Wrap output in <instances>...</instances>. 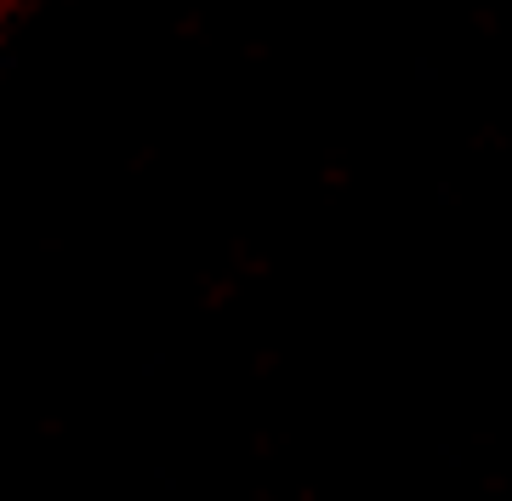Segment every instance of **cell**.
<instances>
[]
</instances>
